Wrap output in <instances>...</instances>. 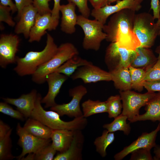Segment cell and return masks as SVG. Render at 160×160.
<instances>
[{
    "label": "cell",
    "mask_w": 160,
    "mask_h": 160,
    "mask_svg": "<svg viewBox=\"0 0 160 160\" xmlns=\"http://www.w3.org/2000/svg\"><path fill=\"white\" fill-rule=\"evenodd\" d=\"M135 12L127 9L112 15L107 24L104 25L105 40L116 42L119 47L130 50H135L140 47V43L133 31Z\"/></svg>",
    "instance_id": "obj_1"
},
{
    "label": "cell",
    "mask_w": 160,
    "mask_h": 160,
    "mask_svg": "<svg viewBox=\"0 0 160 160\" xmlns=\"http://www.w3.org/2000/svg\"><path fill=\"white\" fill-rule=\"evenodd\" d=\"M58 47L53 37L47 33L46 45L43 49L40 51H29L23 57L17 56L16 66L14 71L20 76L32 75L40 66L54 56Z\"/></svg>",
    "instance_id": "obj_2"
},
{
    "label": "cell",
    "mask_w": 160,
    "mask_h": 160,
    "mask_svg": "<svg viewBox=\"0 0 160 160\" xmlns=\"http://www.w3.org/2000/svg\"><path fill=\"white\" fill-rule=\"evenodd\" d=\"M41 95L38 93L34 108L31 117L37 120L52 129H67L71 131L81 130L84 127L83 119L80 117L74 118L70 121L62 120L56 112L45 110L41 105Z\"/></svg>",
    "instance_id": "obj_3"
},
{
    "label": "cell",
    "mask_w": 160,
    "mask_h": 160,
    "mask_svg": "<svg viewBox=\"0 0 160 160\" xmlns=\"http://www.w3.org/2000/svg\"><path fill=\"white\" fill-rule=\"evenodd\" d=\"M79 53L77 49L72 44L66 42L61 44L54 56L40 66L32 75V81L38 84L44 83L49 74L54 72L67 60Z\"/></svg>",
    "instance_id": "obj_4"
},
{
    "label": "cell",
    "mask_w": 160,
    "mask_h": 160,
    "mask_svg": "<svg viewBox=\"0 0 160 160\" xmlns=\"http://www.w3.org/2000/svg\"><path fill=\"white\" fill-rule=\"evenodd\" d=\"M153 15L143 12L136 14L133 28L140 47L150 48L154 44L159 30Z\"/></svg>",
    "instance_id": "obj_5"
},
{
    "label": "cell",
    "mask_w": 160,
    "mask_h": 160,
    "mask_svg": "<svg viewBox=\"0 0 160 160\" xmlns=\"http://www.w3.org/2000/svg\"><path fill=\"white\" fill-rule=\"evenodd\" d=\"M77 25L84 31L82 46L84 49L95 51L99 50L101 42L105 40L107 36L103 31L104 25L95 19L90 20L81 15L77 16Z\"/></svg>",
    "instance_id": "obj_6"
},
{
    "label": "cell",
    "mask_w": 160,
    "mask_h": 160,
    "mask_svg": "<svg viewBox=\"0 0 160 160\" xmlns=\"http://www.w3.org/2000/svg\"><path fill=\"white\" fill-rule=\"evenodd\" d=\"M119 94L122 102L123 110L121 113L127 116L130 121L140 114L141 108L145 106L156 93L147 91L141 94L128 90L120 91Z\"/></svg>",
    "instance_id": "obj_7"
},
{
    "label": "cell",
    "mask_w": 160,
    "mask_h": 160,
    "mask_svg": "<svg viewBox=\"0 0 160 160\" xmlns=\"http://www.w3.org/2000/svg\"><path fill=\"white\" fill-rule=\"evenodd\" d=\"M87 92V88L81 85L69 89V94L72 98L67 103L57 104L51 107V110L57 112L60 116L66 115L70 117L76 118L83 116L80 107V101Z\"/></svg>",
    "instance_id": "obj_8"
},
{
    "label": "cell",
    "mask_w": 160,
    "mask_h": 160,
    "mask_svg": "<svg viewBox=\"0 0 160 160\" xmlns=\"http://www.w3.org/2000/svg\"><path fill=\"white\" fill-rule=\"evenodd\" d=\"M16 133L19 137L17 144L22 148V151L16 158L21 159L27 154L35 153L50 144L51 139H43L35 137L27 132L19 123L17 124Z\"/></svg>",
    "instance_id": "obj_9"
},
{
    "label": "cell",
    "mask_w": 160,
    "mask_h": 160,
    "mask_svg": "<svg viewBox=\"0 0 160 160\" xmlns=\"http://www.w3.org/2000/svg\"><path fill=\"white\" fill-rule=\"evenodd\" d=\"M135 50L119 47L116 42H111L106 48L105 61L109 71L121 67L130 66Z\"/></svg>",
    "instance_id": "obj_10"
},
{
    "label": "cell",
    "mask_w": 160,
    "mask_h": 160,
    "mask_svg": "<svg viewBox=\"0 0 160 160\" xmlns=\"http://www.w3.org/2000/svg\"><path fill=\"white\" fill-rule=\"evenodd\" d=\"M20 39L17 35L2 34L0 37V66L5 68L8 65L16 63Z\"/></svg>",
    "instance_id": "obj_11"
},
{
    "label": "cell",
    "mask_w": 160,
    "mask_h": 160,
    "mask_svg": "<svg viewBox=\"0 0 160 160\" xmlns=\"http://www.w3.org/2000/svg\"><path fill=\"white\" fill-rule=\"evenodd\" d=\"M141 4L136 0H119L114 5L107 4L99 8H93L91 15L95 19L105 25L110 15L124 9L138 11L142 7Z\"/></svg>",
    "instance_id": "obj_12"
},
{
    "label": "cell",
    "mask_w": 160,
    "mask_h": 160,
    "mask_svg": "<svg viewBox=\"0 0 160 160\" xmlns=\"http://www.w3.org/2000/svg\"><path fill=\"white\" fill-rule=\"evenodd\" d=\"M160 130V123L156 128L150 133L143 132L136 140L124 148L114 156L115 160H121L133 151L139 149L146 148L151 150L156 145V140Z\"/></svg>",
    "instance_id": "obj_13"
},
{
    "label": "cell",
    "mask_w": 160,
    "mask_h": 160,
    "mask_svg": "<svg viewBox=\"0 0 160 160\" xmlns=\"http://www.w3.org/2000/svg\"><path fill=\"white\" fill-rule=\"evenodd\" d=\"M71 77L73 80L81 79L85 84L111 81L109 72L103 70L93 64L79 67Z\"/></svg>",
    "instance_id": "obj_14"
},
{
    "label": "cell",
    "mask_w": 160,
    "mask_h": 160,
    "mask_svg": "<svg viewBox=\"0 0 160 160\" xmlns=\"http://www.w3.org/2000/svg\"><path fill=\"white\" fill-rule=\"evenodd\" d=\"M68 77L60 73L53 72L49 74L46 79L48 83V90L46 96L41 100V103H44V108L52 107L56 105L55 98L59 94L63 84Z\"/></svg>",
    "instance_id": "obj_15"
},
{
    "label": "cell",
    "mask_w": 160,
    "mask_h": 160,
    "mask_svg": "<svg viewBox=\"0 0 160 160\" xmlns=\"http://www.w3.org/2000/svg\"><path fill=\"white\" fill-rule=\"evenodd\" d=\"M38 93L35 89L29 93L23 94L17 98L2 97L4 101L15 106L17 110L22 113L25 118L31 117L35 105Z\"/></svg>",
    "instance_id": "obj_16"
},
{
    "label": "cell",
    "mask_w": 160,
    "mask_h": 160,
    "mask_svg": "<svg viewBox=\"0 0 160 160\" xmlns=\"http://www.w3.org/2000/svg\"><path fill=\"white\" fill-rule=\"evenodd\" d=\"M38 14L37 9L32 4L25 7L22 11L19 21L15 25V33L17 34H23L25 38H29Z\"/></svg>",
    "instance_id": "obj_17"
},
{
    "label": "cell",
    "mask_w": 160,
    "mask_h": 160,
    "mask_svg": "<svg viewBox=\"0 0 160 160\" xmlns=\"http://www.w3.org/2000/svg\"><path fill=\"white\" fill-rule=\"evenodd\" d=\"M157 60V57L150 48L140 46L134 51L130 66L146 71L154 65Z\"/></svg>",
    "instance_id": "obj_18"
},
{
    "label": "cell",
    "mask_w": 160,
    "mask_h": 160,
    "mask_svg": "<svg viewBox=\"0 0 160 160\" xmlns=\"http://www.w3.org/2000/svg\"><path fill=\"white\" fill-rule=\"evenodd\" d=\"M84 136L81 130L74 131L73 137L68 149L60 153L54 160H80L82 159V151L84 142Z\"/></svg>",
    "instance_id": "obj_19"
},
{
    "label": "cell",
    "mask_w": 160,
    "mask_h": 160,
    "mask_svg": "<svg viewBox=\"0 0 160 160\" xmlns=\"http://www.w3.org/2000/svg\"><path fill=\"white\" fill-rule=\"evenodd\" d=\"M47 30H54L51 13L43 15L38 13L35 23L30 31L28 41L39 42L42 36L46 33Z\"/></svg>",
    "instance_id": "obj_20"
},
{
    "label": "cell",
    "mask_w": 160,
    "mask_h": 160,
    "mask_svg": "<svg viewBox=\"0 0 160 160\" xmlns=\"http://www.w3.org/2000/svg\"><path fill=\"white\" fill-rule=\"evenodd\" d=\"M76 7L74 4L71 2L60 5V11L62 15L61 29L66 33L72 34L76 31L78 16L75 12Z\"/></svg>",
    "instance_id": "obj_21"
},
{
    "label": "cell",
    "mask_w": 160,
    "mask_h": 160,
    "mask_svg": "<svg viewBox=\"0 0 160 160\" xmlns=\"http://www.w3.org/2000/svg\"><path fill=\"white\" fill-rule=\"evenodd\" d=\"M145 106V113L136 116L130 122L149 120L153 122L158 121L160 123V92L156 93Z\"/></svg>",
    "instance_id": "obj_22"
},
{
    "label": "cell",
    "mask_w": 160,
    "mask_h": 160,
    "mask_svg": "<svg viewBox=\"0 0 160 160\" xmlns=\"http://www.w3.org/2000/svg\"><path fill=\"white\" fill-rule=\"evenodd\" d=\"M74 131L67 129L52 130L51 137L52 144L57 151L62 153L68 149L73 139Z\"/></svg>",
    "instance_id": "obj_23"
},
{
    "label": "cell",
    "mask_w": 160,
    "mask_h": 160,
    "mask_svg": "<svg viewBox=\"0 0 160 160\" xmlns=\"http://www.w3.org/2000/svg\"><path fill=\"white\" fill-rule=\"evenodd\" d=\"M115 88L120 91L131 90L132 89L129 68L121 67L109 71Z\"/></svg>",
    "instance_id": "obj_24"
},
{
    "label": "cell",
    "mask_w": 160,
    "mask_h": 160,
    "mask_svg": "<svg viewBox=\"0 0 160 160\" xmlns=\"http://www.w3.org/2000/svg\"><path fill=\"white\" fill-rule=\"evenodd\" d=\"M23 127L35 137L45 139H51L53 130L37 120L31 117L28 118Z\"/></svg>",
    "instance_id": "obj_25"
},
{
    "label": "cell",
    "mask_w": 160,
    "mask_h": 160,
    "mask_svg": "<svg viewBox=\"0 0 160 160\" xmlns=\"http://www.w3.org/2000/svg\"><path fill=\"white\" fill-rule=\"evenodd\" d=\"M92 64L91 62L79 57L77 55L68 59L54 72L62 73L69 77L71 76L79 67Z\"/></svg>",
    "instance_id": "obj_26"
},
{
    "label": "cell",
    "mask_w": 160,
    "mask_h": 160,
    "mask_svg": "<svg viewBox=\"0 0 160 160\" xmlns=\"http://www.w3.org/2000/svg\"><path fill=\"white\" fill-rule=\"evenodd\" d=\"M81 106L83 116L86 118L94 114L107 112L106 101L88 99L82 103Z\"/></svg>",
    "instance_id": "obj_27"
},
{
    "label": "cell",
    "mask_w": 160,
    "mask_h": 160,
    "mask_svg": "<svg viewBox=\"0 0 160 160\" xmlns=\"http://www.w3.org/2000/svg\"><path fill=\"white\" fill-rule=\"evenodd\" d=\"M114 139V132H110L107 129L103 131L101 136L95 139L94 143L96 151L101 157L106 156L107 148L113 142Z\"/></svg>",
    "instance_id": "obj_28"
},
{
    "label": "cell",
    "mask_w": 160,
    "mask_h": 160,
    "mask_svg": "<svg viewBox=\"0 0 160 160\" xmlns=\"http://www.w3.org/2000/svg\"><path fill=\"white\" fill-rule=\"evenodd\" d=\"M114 118L111 122L104 124L103 128L110 132L120 131L123 132L125 135H128L130 132L131 127L129 124L127 122V117L121 113Z\"/></svg>",
    "instance_id": "obj_29"
},
{
    "label": "cell",
    "mask_w": 160,
    "mask_h": 160,
    "mask_svg": "<svg viewBox=\"0 0 160 160\" xmlns=\"http://www.w3.org/2000/svg\"><path fill=\"white\" fill-rule=\"evenodd\" d=\"M57 151L51 144L46 146L35 153H30L21 160H52Z\"/></svg>",
    "instance_id": "obj_30"
},
{
    "label": "cell",
    "mask_w": 160,
    "mask_h": 160,
    "mask_svg": "<svg viewBox=\"0 0 160 160\" xmlns=\"http://www.w3.org/2000/svg\"><path fill=\"white\" fill-rule=\"evenodd\" d=\"M12 129L11 128L7 135L0 140V160H12L16 158L12 153V147L11 137Z\"/></svg>",
    "instance_id": "obj_31"
},
{
    "label": "cell",
    "mask_w": 160,
    "mask_h": 160,
    "mask_svg": "<svg viewBox=\"0 0 160 160\" xmlns=\"http://www.w3.org/2000/svg\"><path fill=\"white\" fill-rule=\"evenodd\" d=\"M130 73L132 89L139 92L142 91L144 88L143 83L146 71L143 69L129 67Z\"/></svg>",
    "instance_id": "obj_32"
},
{
    "label": "cell",
    "mask_w": 160,
    "mask_h": 160,
    "mask_svg": "<svg viewBox=\"0 0 160 160\" xmlns=\"http://www.w3.org/2000/svg\"><path fill=\"white\" fill-rule=\"evenodd\" d=\"M106 101L109 118H114L121 113L123 106L120 95L111 96Z\"/></svg>",
    "instance_id": "obj_33"
},
{
    "label": "cell",
    "mask_w": 160,
    "mask_h": 160,
    "mask_svg": "<svg viewBox=\"0 0 160 160\" xmlns=\"http://www.w3.org/2000/svg\"><path fill=\"white\" fill-rule=\"evenodd\" d=\"M0 112L15 119L24 121L25 118L23 115L17 110L14 109L5 102L0 103Z\"/></svg>",
    "instance_id": "obj_34"
},
{
    "label": "cell",
    "mask_w": 160,
    "mask_h": 160,
    "mask_svg": "<svg viewBox=\"0 0 160 160\" xmlns=\"http://www.w3.org/2000/svg\"><path fill=\"white\" fill-rule=\"evenodd\" d=\"M156 63L145 72L143 81H153L160 79V54Z\"/></svg>",
    "instance_id": "obj_35"
},
{
    "label": "cell",
    "mask_w": 160,
    "mask_h": 160,
    "mask_svg": "<svg viewBox=\"0 0 160 160\" xmlns=\"http://www.w3.org/2000/svg\"><path fill=\"white\" fill-rule=\"evenodd\" d=\"M150 151V149L146 148H142L136 150L131 153V155L130 160H153Z\"/></svg>",
    "instance_id": "obj_36"
},
{
    "label": "cell",
    "mask_w": 160,
    "mask_h": 160,
    "mask_svg": "<svg viewBox=\"0 0 160 160\" xmlns=\"http://www.w3.org/2000/svg\"><path fill=\"white\" fill-rule=\"evenodd\" d=\"M11 11V9L9 7L0 5V22H4L9 26L13 27L15 25V23L10 15Z\"/></svg>",
    "instance_id": "obj_37"
},
{
    "label": "cell",
    "mask_w": 160,
    "mask_h": 160,
    "mask_svg": "<svg viewBox=\"0 0 160 160\" xmlns=\"http://www.w3.org/2000/svg\"><path fill=\"white\" fill-rule=\"evenodd\" d=\"M68 2L74 4L78 9L81 15L88 18L91 15V12L88 5V0H67Z\"/></svg>",
    "instance_id": "obj_38"
},
{
    "label": "cell",
    "mask_w": 160,
    "mask_h": 160,
    "mask_svg": "<svg viewBox=\"0 0 160 160\" xmlns=\"http://www.w3.org/2000/svg\"><path fill=\"white\" fill-rule=\"evenodd\" d=\"M50 0H33V5L36 8L38 13L41 15L51 13V10L49 7Z\"/></svg>",
    "instance_id": "obj_39"
},
{
    "label": "cell",
    "mask_w": 160,
    "mask_h": 160,
    "mask_svg": "<svg viewBox=\"0 0 160 160\" xmlns=\"http://www.w3.org/2000/svg\"><path fill=\"white\" fill-rule=\"evenodd\" d=\"M60 0H53V7L51 10V15L54 30L56 29L59 22V12L61 5L60 4Z\"/></svg>",
    "instance_id": "obj_40"
},
{
    "label": "cell",
    "mask_w": 160,
    "mask_h": 160,
    "mask_svg": "<svg viewBox=\"0 0 160 160\" xmlns=\"http://www.w3.org/2000/svg\"><path fill=\"white\" fill-rule=\"evenodd\" d=\"M143 85L147 91L160 92V79L153 81H144Z\"/></svg>",
    "instance_id": "obj_41"
},
{
    "label": "cell",
    "mask_w": 160,
    "mask_h": 160,
    "mask_svg": "<svg viewBox=\"0 0 160 160\" xmlns=\"http://www.w3.org/2000/svg\"><path fill=\"white\" fill-rule=\"evenodd\" d=\"M14 0L17 9V18L18 19H19L24 8L26 6L32 4L33 0Z\"/></svg>",
    "instance_id": "obj_42"
},
{
    "label": "cell",
    "mask_w": 160,
    "mask_h": 160,
    "mask_svg": "<svg viewBox=\"0 0 160 160\" xmlns=\"http://www.w3.org/2000/svg\"><path fill=\"white\" fill-rule=\"evenodd\" d=\"M151 9L153 11V16L155 19L160 17V2L159 0H151Z\"/></svg>",
    "instance_id": "obj_43"
},
{
    "label": "cell",
    "mask_w": 160,
    "mask_h": 160,
    "mask_svg": "<svg viewBox=\"0 0 160 160\" xmlns=\"http://www.w3.org/2000/svg\"><path fill=\"white\" fill-rule=\"evenodd\" d=\"M11 128L2 120H0V140L3 139Z\"/></svg>",
    "instance_id": "obj_44"
},
{
    "label": "cell",
    "mask_w": 160,
    "mask_h": 160,
    "mask_svg": "<svg viewBox=\"0 0 160 160\" xmlns=\"http://www.w3.org/2000/svg\"><path fill=\"white\" fill-rule=\"evenodd\" d=\"M0 4L9 7L11 9L12 13H13L17 11V9L15 4L13 3L12 0H0Z\"/></svg>",
    "instance_id": "obj_45"
},
{
    "label": "cell",
    "mask_w": 160,
    "mask_h": 160,
    "mask_svg": "<svg viewBox=\"0 0 160 160\" xmlns=\"http://www.w3.org/2000/svg\"><path fill=\"white\" fill-rule=\"evenodd\" d=\"M94 9H97L107 5V0H88Z\"/></svg>",
    "instance_id": "obj_46"
},
{
    "label": "cell",
    "mask_w": 160,
    "mask_h": 160,
    "mask_svg": "<svg viewBox=\"0 0 160 160\" xmlns=\"http://www.w3.org/2000/svg\"><path fill=\"white\" fill-rule=\"evenodd\" d=\"M153 148L155 156L153 157V160H160V146L156 144Z\"/></svg>",
    "instance_id": "obj_47"
},
{
    "label": "cell",
    "mask_w": 160,
    "mask_h": 160,
    "mask_svg": "<svg viewBox=\"0 0 160 160\" xmlns=\"http://www.w3.org/2000/svg\"><path fill=\"white\" fill-rule=\"evenodd\" d=\"M156 23L159 28V36H160V17L159 19L157 20V21L156 22Z\"/></svg>",
    "instance_id": "obj_48"
},
{
    "label": "cell",
    "mask_w": 160,
    "mask_h": 160,
    "mask_svg": "<svg viewBox=\"0 0 160 160\" xmlns=\"http://www.w3.org/2000/svg\"><path fill=\"white\" fill-rule=\"evenodd\" d=\"M155 52L158 54H160V43L159 45L156 47Z\"/></svg>",
    "instance_id": "obj_49"
},
{
    "label": "cell",
    "mask_w": 160,
    "mask_h": 160,
    "mask_svg": "<svg viewBox=\"0 0 160 160\" xmlns=\"http://www.w3.org/2000/svg\"><path fill=\"white\" fill-rule=\"evenodd\" d=\"M119 0H107V5H110L111 4L114 2Z\"/></svg>",
    "instance_id": "obj_50"
},
{
    "label": "cell",
    "mask_w": 160,
    "mask_h": 160,
    "mask_svg": "<svg viewBox=\"0 0 160 160\" xmlns=\"http://www.w3.org/2000/svg\"><path fill=\"white\" fill-rule=\"evenodd\" d=\"M136 0L138 2L141 3L143 0Z\"/></svg>",
    "instance_id": "obj_51"
}]
</instances>
